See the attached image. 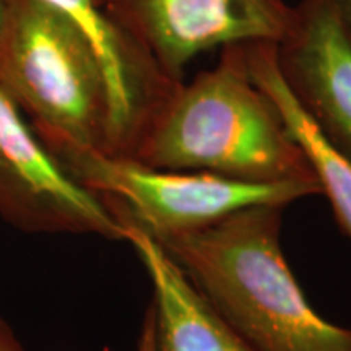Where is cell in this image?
I'll use <instances>...</instances> for the list:
<instances>
[{"label": "cell", "mask_w": 351, "mask_h": 351, "mask_svg": "<svg viewBox=\"0 0 351 351\" xmlns=\"http://www.w3.org/2000/svg\"><path fill=\"white\" fill-rule=\"evenodd\" d=\"M127 158L232 181L319 187L278 108L254 82L245 44L225 47L213 69L179 82L153 111Z\"/></svg>", "instance_id": "obj_1"}, {"label": "cell", "mask_w": 351, "mask_h": 351, "mask_svg": "<svg viewBox=\"0 0 351 351\" xmlns=\"http://www.w3.org/2000/svg\"><path fill=\"white\" fill-rule=\"evenodd\" d=\"M283 207H249L161 245L256 351H351V328L311 306L285 258Z\"/></svg>", "instance_id": "obj_2"}, {"label": "cell", "mask_w": 351, "mask_h": 351, "mask_svg": "<svg viewBox=\"0 0 351 351\" xmlns=\"http://www.w3.org/2000/svg\"><path fill=\"white\" fill-rule=\"evenodd\" d=\"M0 88L44 145L109 153V103L88 38L43 0H5L0 23Z\"/></svg>", "instance_id": "obj_3"}, {"label": "cell", "mask_w": 351, "mask_h": 351, "mask_svg": "<svg viewBox=\"0 0 351 351\" xmlns=\"http://www.w3.org/2000/svg\"><path fill=\"white\" fill-rule=\"evenodd\" d=\"M47 148L82 186L103 200L119 223L137 226L158 243L200 230L243 208H285L296 200L320 195V189L309 184H252L152 168L93 148Z\"/></svg>", "instance_id": "obj_4"}, {"label": "cell", "mask_w": 351, "mask_h": 351, "mask_svg": "<svg viewBox=\"0 0 351 351\" xmlns=\"http://www.w3.org/2000/svg\"><path fill=\"white\" fill-rule=\"evenodd\" d=\"M125 33L169 80L182 82L192 59L215 47L283 43L295 8L283 0H99Z\"/></svg>", "instance_id": "obj_5"}, {"label": "cell", "mask_w": 351, "mask_h": 351, "mask_svg": "<svg viewBox=\"0 0 351 351\" xmlns=\"http://www.w3.org/2000/svg\"><path fill=\"white\" fill-rule=\"evenodd\" d=\"M0 217L28 232L98 234L124 241L119 219L59 163L2 88Z\"/></svg>", "instance_id": "obj_6"}, {"label": "cell", "mask_w": 351, "mask_h": 351, "mask_svg": "<svg viewBox=\"0 0 351 351\" xmlns=\"http://www.w3.org/2000/svg\"><path fill=\"white\" fill-rule=\"evenodd\" d=\"M278 44L283 75L333 147L351 161V29L339 0H302Z\"/></svg>", "instance_id": "obj_7"}, {"label": "cell", "mask_w": 351, "mask_h": 351, "mask_svg": "<svg viewBox=\"0 0 351 351\" xmlns=\"http://www.w3.org/2000/svg\"><path fill=\"white\" fill-rule=\"evenodd\" d=\"M85 34L103 69L109 103V153L129 156L158 104L179 82L169 80L114 25L99 0H43Z\"/></svg>", "instance_id": "obj_8"}, {"label": "cell", "mask_w": 351, "mask_h": 351, "mask_svg": "<svg viewBox=\"0 0 351 351\" xmlns=\"http://www.w3.org/2000/svg\"><path fill=\"white\" fill-rule=\"evenodd\" d=\"M121 225L153 287L156 351H256L197 291L163 245L130 223Z\"/></svg>", "instance_id": "obj_9"}, {"label": "cell", "mask_w": 351, "mask_h": 351, "mask_svg": "<svg viewBox=\"0 0 351 351\" xmlns=\"http://www.w3.org/2000/svg\"><path fill=\"white\" fill-rule=\"evenodd\" d=\"M245 59L254 82L274 101L304 153L320 187V195L330 202L337 221L351 239V161L328 142L293 93L280 67L278 44H245Z\"/></svg>", "instance_id": "obj_10"}, {"label": "cell", "mask_w": 351, "mask_h": 351, "mask_svg": "<svg viewBox=\"0 0 351 351\" xmlns=\"http://www.w3.org/2000/svg\"><path fill=\"white\" fill-rule=\"evenodd\" d=\"M137 351H156L155 350V324H153L152 307L148 306L147 314L143 317L142 332H140Z\"/></svg>", "instance_id": "obj_11"}, {"label": "cell", "mask_w": 351, "mask_h": 351, "mask_svg": "<svg viewBox=\"0 0 351 351\" xmlns=\"http://www.w3.org/2000/svg\"><path fill=\"white\" fill-rule=\"evenodd\" d=\"M0 351H23L19 340L2 319H0Z\"/></svg>", "instance_id": "obj_12"}, {"label": "cell", "mask_w": 351, "mask_h": 351, "mask_svg": "<svg viewBox=\"0 0 351 351\" xmlns=\"http://www.w3.org/2000/svg\"><path fill=\"white\" fill-rule=\"evenodd\" d=\"M339 3H340L341 12H343L346 23H348L350 29H351V0H339Z\"/></svg>", "instance_id": "obj_13"}, {"label": "cell", "mask_w": 351, "mask_h": 351, "mask_svg": "<svg viewBox=\"0 0 351 351\" xmlns=\"http://www.w3.org/2000/svg\"><path fill=\"white\" fill-rule=\"evenodd\" d=\"M3 8H5V0H0V23H2V16H3Z\"/></svg>", "instance_id": "obj_14"}, {"label": "cell", "mask_w": 351, "mask_h": 351, "mask_svg": "<svg viewBox=\"0 0 351 351\" xmlns=\"http://www.w3.org/2000/svg\"><path fill=\"white\" fill-rule=\"evenodd\" d=\"M99 3H101V2H99ZM101 7H103V5H101Z\"/></svg>", "instance_id": "obj_15"}]
</instances>
